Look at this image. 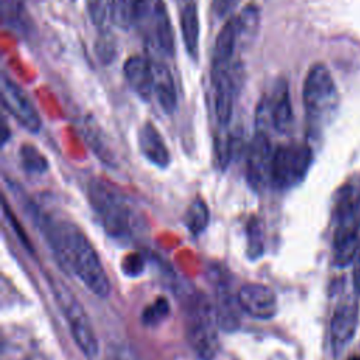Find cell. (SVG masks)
I'll return each instance as SVG.
<instances>
[{"label":"cell","mask_w":360,"mask_h":360,"mask_svg":"<svg viewBox=\"0 0 360 360\" xmlns=\"http://www.w3.org/2000/svg\"><path fill=\"white\" fill-rule=\"evenodd\" d=\"M38 221L62 271L76 276L94 295L107 298L111 292L110 280L96 249L82 229L68 219Z\"/></svg>","instance_id":"cell-1"},{"label":"cell","mask_w":360,"mask_h":360,"mask_svg":"<svg viewBox=\"0 0 360 360\" xmlns=\"http://www.w3.org/2000/svg\"><path fill=\"white\" fill-rule=\"evenodd\" d=\"M89 202L111 238L128 240L143 232V219L139 211L111 183L101 179L91 180Z\"/></svg>","instance_id":"cell-2"},{"label":"cell","mask_w":360,"mask_h":360,"mask_svg":"<svg viewBox=\"0 0 360 360\" xmlns=\"http://www.w3.org/2000/svg\"><path fill=\"white\" fill-rule=\"evenodd\" d=\"M302 104L308 128L319 134L329 125L339 107V91L332 73L323 63H314L304 80Z\"/></svg>","instance_id":"cell-3"},{"label":"cell","mask_w":360,"mask_h":360,"mask_svg":"<svg viewBox=\"0 0 360 360\" xmlns=\"http://www.w3.org/2000/svg\"><path fill=\"white\" fill-rule=\"evenodd\" d=\"M336 228L333 233V263L339 267L350 264L359 255L360 229V191L345 186L335 205Z\"/></svg>","instance_id":"cell-4"},{"label":"cell","mask_w":360,"mask_h":360,"mask_svg":"<svg viewBox=\"0 0 360 360\" xmlns=\"http://www.w3.org/2000/svg\"><path fill=\"white\" fill-rule=\"evenodd\" d=\"M218 329L214 301L204 294L191 295L186 307V335L200 360L215 359L219 349Z\"/></svg>","instance_id":"cell-5"},{"label":"cell","mask_w":360,"mask_h":360,"mask_svg":"<svg viewBox=\"0 0 360 360\" xmlns=\"http://www.w3.org/2000/svg\"><path fill=\"white\" fill-rule=\"evenodd\" d=\"M48 281L77 347L82 350L86 359L93 360L98 354V342L86 311L76 300L75 294L65 285V283L52 277H48Z\"/></svg>","instance_id":"cell-6"},{"label":"cell","mask_w":360,"mask_h":360,"mask_svg":"<svg viewBox=\"0 0 360 360\" xmlns=\"http://www.w3.org/2000/svg\"><path fill=\"white\" fill-rule=\"evenodd\" d=\"M312 158V149L307 143L291 142L280 145L273 152L270 183L277 190H288L298 186L305 179Z\"/></svg>","instance_id":"cell-7"},{"label":"cell","mask_w":360,"mask_h":360,"mask_svg":"<svg viewBox=\"0 0 360 360\" xmlns=\"http://www.w3.org/2000/svg\"><path fill=\"white\" fill-rule=\"evenodd\" d=\"M271 125L278 134H288L294 125V114L290 89L285 79H278L270 96H264L257 103L256 128L266 131Z\"/></svg>","instance_id":"cell-8"},{"label":"cell","mask_w":360,"mask_h":360,"mask_svg":"<svg viewBox=\"0 0 360 360\" xmlns=\"http://www.w3.org/2000/svg\"><path fill=\"white\" fill-rule=\"evenodd\" d=\"M214 89V110L219 125L226 127L231 122L235 100L245 83V68L239 59H235L224 73L211 76Z\"/></svg>","instance_id":"cell-9"},{"label":"cell","mask_w":360,"mask_h":360,"mask_svg":"<svg viewBox=\"0 0 360 360\" xmlns=\"http://www.w3.org/2000/svg\"><path fill=\"white\" fill-rule=\"evenodd\" d=\"M273 152L267 132L256 129V134L249 142L246 155V180L256 191L263 190L264 186L270 183Z\"/></svg>","instance_id":"cell-10"},{"label":"cell","mask_w":360,"mask_h":360,"mask_svg":"<svg viewBox=\"0 0 360 360\" xmlns=\"http://www.w3.org/2000/svg\"><path fill=\"white\" fill-rule=\"evenodd\" d=\"M1 103L11 117L27 131L35 134L41 128V118L24 90L7 76L1 77Z\"/></svg>","instance_id":"cell-11"},{"label":"cell","mask_w":360,"mask_h":360,"mask_svg":"<svg viewBox=\"0 0 360 360\" xmlns=\"http://www.w3.org/2000/svg\"><path fill=\"white\" fill-rule=\"evenodd\" d=\"M145 42L162 56L174 55V32L163 0L155 6L150 17L139 28Z\"/></svg>","instance_id":"cell-12"},{"label":"cell","mask_w":360,"mask_h":360,"mask_svg":"<svg viewBox=\"0 0 360 360\" xmlns=\"http://www.w3.org/2000/svg\"><path fill=\"white\" fill-rule=\"evenodd\" d=\"M240 309L255 319H271L278 312L276 292L260 283L243 284L238 294Z\"/></svg>","instance_id":"cell-13"},{"label":"cell","mask_w":360,"mask_h":360,"mask_svg":"<svg viewBox=\"0 0 360 360\" xmlns=\"http://www.w3.org/2000/svg\"><path fill=\"white\" fill-rule=\"evenodd\" d=\"M359 322V305L356 298H345L336 307L330 321V343L335 354H339L352 342Z\"/></svg>","instance_id":"cell-14"},{"label":"cell","mask_w":360,"mask_h":360,"mask_svg":"<svg viewBox=\"0 0 360 360\" xmlns=\"http://www.w3.org/2000/svg\"><path fill=\"white\" fill-rule=\"evenodd\" d=\"M214 285H215V295L212 301H214L219 329L226 333H232L240 325L239 312L242 309L239 307L238 297L231 292L226 277L219 278L218 276H215Z\"/></svg>","instance_id":"cell-15"},{"label":"cell","mask_w":360,"mask_h":360,"mask_svg":"<svg viewBox=\"0 0 360 360\" xmlns=\"http://www.w3.org/2000/svg\"><path fill=\"white\" fill-rule=\"evenodd\" d=\"M238 46L239 39L236 20L235 17H229L215 38L211 60V76L224 73L229 69V66L235 60V52Z\"/></svg>","instance_id":"cell-16"},{"label":"cell","mask_w":360,"mask_h":360,"mask_svg":"<svg viewBox=\"0 0 360 360\" xmlns=\"http://www.w3.org/2000/svg\"><path fill=\"white\" fill-rule=\"evenodd\" d=\"M124 76L131 90L145 103L153 97V63L149 58L132 55L124 62Z\"/></svg>","instance_id":"cell-17"},{"label":"cell","mask_w":360,"mask_h":360,"mask_svg":"<svg viewBox=\"0 0 360 360\" xmlns=\"http://www.w3.org/2000/svg\"><path fill=\"white\" fill-rule=\"evenodd\" d=\"M138 148L142 156L159 169H166L170 163V152L158 128L145 121L138 129Z\"/></svg>","instance_id":"cell-18"},{"label":"cell","mask_w":360,"mask_h":360,"mask_svg":"<svg viewBox=\"0 0 360 360\" xmlns=\"http://www.w3.org/2000/svg\"><path fill=\"white\" fill-rule=\"evenodd\" d=\"M179 18L184 49L188 58L197 62L200 53V17L194 0H181Z\"/></svg>","instance_id":"cell-19"},{"label":"cell","mask_w":360,"mask_h":360,"mask_svg":"<svg viewBox=\"0 0 360 360\" xmlns=\"http://www.w3.org/2000/svg\"><path fill=\"white\" fill-rule=\"evenodd\" d=\"M153 63V96L165 114H173L177 108V91L173 76L162 60Z\"/></svg>","instance_id":"cell-20"},{"label":"cell","mask_w":360,"mask_h":360,"mask_svg":"<svg viewBox=\"0 0 360 360\" xmlns=\"http://www.w3.org/2000/svg\"><path fill=\"white\" fill-rule=\"evenodd\" d=\"M238 27L239 46L248 45L259 31L260 25V11L255 4L245 6L238 15H235Z\"/></svg>","instance_id":"cell-21"},{"label":"cell","mask_w":360,"mask_h":360,"mask_svg":"<svg viewBox=\"0 0 360 360\" xmlns=\"http://www.w3.org/2000/svg\"><path fill=\"white\" fill-rule=\"evenodd\" d=\"M210 222V211L204 200L194 198L184 214V225L193 236H198L205 231Z\"/></svg>","instance_id":"cell-22"},{"label":"cell","mask_w":360,"mask_h":360,"mask_svg":"<svg viewBox=\"0 0 360 360\" xmlns=\"http://www.w3.org/2000/svg\"><path fill=\"white\" fill-rule=\"evenodd\" d=\"M20 162L27 173L42 174L48 169L46 158L34 145L30 143H25L20 148Z\"/></svg>","instance_id":"cell-23"},{"label":"cell","mask_w":360,"mask_h":360,"mask_svg":"<svg viewBox=\"0 0 360 360\" xmlns=\"http://www.w3.org/2000/svg\"><path fill=\"white\" fill-rule=\"evenodd\" d=\"M246 255L250 260H256L263 255V231L260 228V222L256 218H252L246 225Z\"/></svg>","instance_id":"cell-24"},{"label":"cell","mask_w":360,"mask_h":360,"mask_svg":"<svg viewBox=\"0 0 360 360\" xmlns=\"http://www.w3.org/2000/svg\"><path fill=\"white\" fill-rule=\"evenodd\" d=\"M170 314L169 301L163 297L156 298L150 305H148L142 312V322L146 326H156L159 322L165 321Z\"/></svg>","instance_id":"cell-25"},{"label":"cell","mask_w":360,"mask_h":360,"mask_svg":"<svg viewBox=\"0 0 360 360\" xmlns=\"http://www.w3.org/2000/svg\"><path fill=\"white\" fill-rule=\"evenodd\" d=\"M94 51L98 60L104 65H110L115 59L117 45L114 37L105 28H101V32L94 45Z\"/></svg>","instance_id":"cell-26"},{"label":"cell","mask_w":360,"mask_h":360,"mask_svg":"<svg viewBox=\"0 0 360 360\" xmlns=\"http://www.w3.org/2000/svg\"><path fill=\"white\" fill-rule=\"evenodd\" d=\"M89 17L98 28H104V24L111 14L112 0H86Z\"/></svg>","instance_id":"cell-27"},{"label":"cell","mask_w":360,"mask_h":360,"mask_svg":"<svg viewBox=\"0 0 360 360\" xmlns=\"http://www.w3.org/2000/svg\"><path fill=\"white\" fill-rule=\"evenodd\" d=\"M131 8L132 0H112L111 15L117 21V24H120L121 27H128L129 24H132Z\"/></svg>","instance_id":"cell-28"},{"label":"cell","mask_w":360,"mask_h":360,"mask_svg":"<svg viewBox=\"0 0 360 360\" xmlns=\"http://www.w3.org/2000/svg\"><path fill=\"white\" fill-rule=\"evenodd\" d=\"M238 0H211V11L217 20L226 18L235 8Z\"/></svg>","instance_id":"cell-29"},{"label":"cell","mask_w":360,"mask_h":360,"mask_svg":"<svg viewBox=\"0 0 360 360\" xmlns=\"http://www.w3.org/2000/svg\"><path fill=\"white\" fill-rule=\"evenodd\" d=\"M143 270V260L139 255H129L122 260V271L128 276H138Z\"/></svg>","instance_id":"cell-30"},{"label":"cell","mask_w":360,"mask_h":360,"mask_svg":"<svg viewBox=\"0 0 360 360\" xmlns=\"http://www.w3.org/2000/svg\"><path fill=\"white\" fill-rule=\"evenodd\" d=\"M353 285L354 290L360 294V253L356 257L354 262V269H353Z\"/></svg>","instance_id":"cell-31"},{"label":"cell","mask_w":360,"mask_h":360,"mask_svg":"<svg viewBox=\"0 0 360 360\" xmlns=\"http://www.w3.org/2000/svg\"><path fill=\"white\" fill-rule=\"evenodd\" d=\"M347 360H360V356H352V357H349Z\"/></svg>","instance_id":"cell-32"},{"label":"cell","mask_w":360,"mask_h":360,"mask_svg":"<svg viewBox=\"0 0 360 360\" xmlns=\"http://www.w3.org/2000/svg\"><path fill=\"white\" fill-rule=\"evenodd\" d=\"M108 360H122L121 357H118V356H111Z\"/></svg>","instance_id":"cell-33"}]
</instances>
